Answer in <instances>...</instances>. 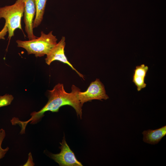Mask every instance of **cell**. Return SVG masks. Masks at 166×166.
Segmentation results:
<instances>
[{
    "mask_svg": "<svg viewBox=\"0 0 166 166\" xmlns=\"http://www.w3.org/2000/svg\"><path fill=\"white\" fill-rule=\"evenodd\" d=\"M71 90V92L67 93L64 89L63 84L58 83L52 90H48V101L42 109L38 112L32 113L31 117L26 121L15 120V124H19L22 127L21 132H24L26 126L30 122L33 124L38 122L44 116L45 112L48 111L57 112L61 107L65 105L72 106L75 109L77 116H79L81 119L82 107L77 97L80 89L73 85Z\"/></svg>",
    "mask_w": 166,
    "mask_h": 166,
    "instance_id": "cell-1",
    "label": "cell"
},
{
    "mask_svg": "<svg viewBox=\"0 0 166 166\" xmlns=\"http://www.w3.org/2000/svg\"><path fill=\"white\" fill-rule=\"evenodd\" d=\"M51 31L45 34L42 31L40 37L35 39L28 41L17 40V46L26 49L28 54H34L37 57L44 56L57 43L56 36Z\"/></svg>",
    "mask_w": 166,
    "mask_h": 166,
    "instance_id": "cell-2",
    "label": "cell"
},
{
    "mask_svg": "<svg viewBox=\"0 0 166 166\" xmlns=\"http://www.w3.org/2000/svg\"><path fill=\"white\" fill-rule=\"evenodd\" d=\"M24 6V0H17L12 5L0 7V19L3 18L5 20L9 40L14 36L16 29L22 30L21 19Z\"/></svg>",
    "mask_w": 166,
    "mask_h": 166,
    "instance_id": "cell-3",
    "label": "cell"
},
{
    "mask_svg": "<svg viewBox=\"0 0 166 166\" xmlns=\"http://www.w3.org/2000/svg\"><path fill=\"white\" fill-rule=\"evenodd\" d=\"M77 97L81 107L85 103L93 100L102 101V99L106 100L109 98L106 94L104 85L98 78L91 83L86 91H80Z\"/></svg>",
    "mask_w": 166,
    "mask_h": 166,
    "instance_id": "cell-4",
    "label": "cell"
},
{
    "mask_svg": "<svg viewBox=\"0 0 166 166\" xmlns=\"http://www.w3.org/2000/svg\"><path fill=\"white\" fill-rule=\"evenodd\" d=\"M65 40V37L62 36L59 42L50 49L46 55L45 62L48 65L55 61H58L67 64L75 71L80 77L84 79V76L73 67L68 61L65 54L64 49L66 44Z\"/></svg>",
    "mask_w": 166,
    "mask_h": 166,
    "instance_id": "cell-5",
    "label": "cell"
},
{
    "mask_svg": "<svg viewBox=\"0 0 166 166\" xmlns=\"http://www.w3.org/2000/svg\"><path fill=\"white\" fill-rule=\"evenodd\" d=\"M59 148L61 152L57 154L51 155V158L60 166H82L81 163L76 159L74 153L67 144L64 136Z\"/></svg>",
    "mask_w": 166,
    "mask_h": 166,
    "instance_id": "cell-6",
    "label": "cell"
},
{
    "mask_svg": "<svg viewBox=\"0 0 166 166\" xmlns=\"http://www.w3.org/2000/svg\"><path fill=\"white\" fill-rule=\"evenodd\" d=\"M25 6L24 21L25 29L29 40L37 38L34 34L33 23L35 15L36 9L34 0H24Z\"/></svg>",
    "mask_w": 166,
    "mask_h": 166,
    "instance_id": "cell-7",
    "label": "cell"
},
{
    "mask_svg": "<svg viewBox=\"0 0 166 166\" xmlns=\"http://www.w3.org/2000/svg\"><path fill=\"white\" fill-rule=\"evenodd\" d=\"M143 141L152 144L158 143L166 134V126L155 130H145L142 132Z\"/></svg>",
    "mask_w": 166,
    "mask_h": 166,
    "instance_id": "cell-8",
    "label": "cell"
},
{
    "mask_svg": "<svg viewBox=\"0 0 166 166\" xmlns=\"http://www.w3.org/2000/svg\"><path fill=\"white\" fill-rule=\"evenodd\" d=\"M148 69V67L143 64L136 66L134 70L132 82L137 87L138 91L146 87V84L144 81Z\"/></svg>",
    "mask_w": 166,
    "mask_h": 166,
    "instance_id": "cell-9",
    "label": "cell"
},
{
    "mask_svg": "<svg viewBox=\"0 0 166 166\" xmlns=\"http://www.w3.org/2000/svg\"><path fill=\"white\" fill-rule=\"evenodd\" d=\"M47 0H34L36 13L33 23V28L38 27L41 23Z\"/></svg>",
    "mask_w": 166,
    "mask_h": 166,
    "instance_id": "cell-10",
    "label": "cell"
},
{
    "mask_svg": "<svg viewBox=\"0 0 166 166\" xmlns=\"http://www.w3.org/2000/svg\"><path fill=\"white\" fill-rule=\"evenodd\" d=\"M14 97L11 95L6 94L0 96V108L10 105Z\"/></svg>",
    "mask_w": 166,
    "mask_h": 166,
    "instance_id": "cell-11",
    "label": "cell"
},
{
    "mask_svg": "<svg viewBox=\"0 0 166 166\" xmlns=\"http://www.w3.org/2000/svg\"><path fill=\"white\" fill-rule=\"evenodd\" d=\"M6 136L5 130L2 128L0 129V159L3 158L9 149L8 147L3 149L2 147V142Z\"/></svg>",
    "mask_w": 166,
    "mask_h": 166,
    "instance_id": "cell-12",
    "label": "cell"
},
{
    "mask_svg": "<svg viewBox=\"0 0 166 166\" xmlns=\"http://www.w3.org/2000/svg\"><path fill=\"white\" fill-rule=\"evenodd\" d=\"M7 32L8 31L6 24L5 23L3 28L0 31V39H5V37L7 34Z\"/></svg>",
    "mask_w": 166,
    "mask_h": 166,
    "instance_id": "cell-13",
    "label": "cell"
}]
</instances>
